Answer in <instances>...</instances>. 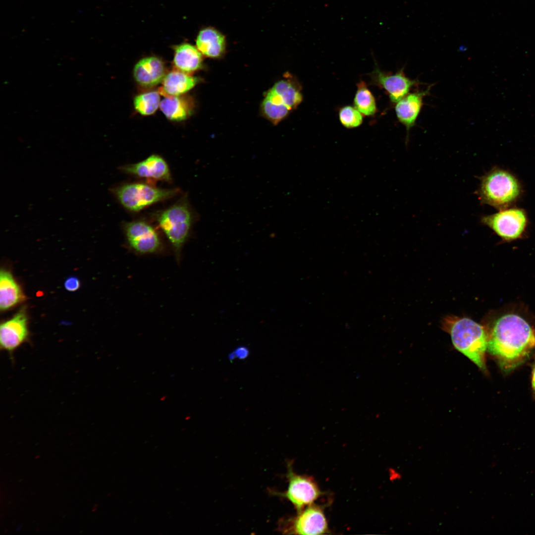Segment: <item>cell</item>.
Returning <instances> with one entry per match:
<instances>
[{
	"label": "cell",
	"instance_id": "1",
	"mask_svg": "<svg viewBox=\"0 0 535 535\" xmlns=\"http://www.w3.org/2000/svg\"><path fill=\"white\" fill-rule=\"evenodd\" d=\"M488 334L487 351L505 372L523 364L535 348V330L517 314L499 318Z\"/></svg>",
	"mask_w": 535,
	"mask_h": 535
},
{
	"label": "cell",
	"instance_id": "2",
	"mask_svg": "<svg viewBox=\"0 0 535 535\" xmlns=\"http://www.w3.org/2000/svg\"><path fill=\"white\" fill-rule=\"evenodd\" d=\"M442 327L451 336L454 347L483 371L486 370L485 353L488 334L483 326L466 317L448 316Z\"/></svg>",
	"mask_w": 535,
	"mask_h": 535
},
{
	"label": "cell",
	"instance_id": "3",
	"mask_svg": "<svg viewBox=\"0 0 535 535\" xmlns=\"http://www.w3.org/2000/svg\"><path fill=\"white\" fill-rule=\"evenodd\" d=\"M480 179L476 194L483 204L500 210L514 204L522 195L519 180L507 170L494 167Z\"/></svg>",
	"mask_w": 535,
	"mask_h": 535
},
{
	"label": "cell",
	"instance_id": "4",
	"mask_svg": "<svg viewBox=\"0 0 535 535\" xmlns=\"http://www.w3.org/2000/svg\"><path fill=\"white\" fill-rule=\"evenodd\" d=\"M192 219L190 207L184 201L171 206L157 216L159 226L170 243L177 261L189 235Z\"/></svg>",
	"mask_w": 535,
	"mask_h": 535
},
{
	"label": "cell",
	"instance_id": "5",
	"mask_svg": "<svg viewBox=\"0 0 535 535\" xmlns=\"http://www.w3.org/2000/svg\"><path fill=\"white\" fill-rule=\"evenodd\" d=\"M120 204L127 210L138 212L156 203L171 198L178 192L175 189H161L143 183L122 185L113 190Z\"/></svg>",
	"mask_w": 535,
	"mask_h": 535
},
{
	"label": "cell",
	"instance_id": "6",
	"mask_svg": "<svg viewBox=\"0 0 535 535\" xmlns=\"http://www.w3.org/2000/svg\"><path fill=\"white\" fill-rule=\"evenodd\" d=\"M299 105V97L296 88L289 81L282 80L276 83L267 93L262 108L266 117L276 124Z\"/></svg>",
	"mask_w": 535,
	"mask_h": 535
},
{
	"label": "cell",
	"instance_id": "7",
	"mask_svg": "<svg viewBox=\"0 0 535 535\" xmlns=\"http://www.w3.org/2000/svg\"><path fill=\"white\" fill-rule=\"evenodd\" d=\"M481 221L504 240L520 237L527 226L526 212L518 208H507L492 214L482 216Z\"/></svg>",
	"mask_w": 535,
	"mask_h": 535
},
{
	"label": "cell",
	"instance_id": "8",
	"mask_svg": "<svg viewBox=\"0 0 535 535\" xmlns=\"http://www.w3.org/2000/svg\"><path fill=\"white\" fill-rule=\"evenodd\" d=\"M287 477L289 482L287 490L275 494L288 499L298 512L312 505L322 494L312 478L296 474L290 464L288 465Z\"/></svg>",
	"mask_w": 535,
	"mask_h": 535
},
{
	"label": "cell",
	"instance_id": "9",
	"mask_svg": "<svg viewBox=\"0 0 535 535\" xmlns=\"http://www.w3.org/2000/svg\"><path fill=\"white\" fill-rule=\"evenodd\" d=\"M124 231L128 246L137 253L151 254L158 252L161 243L158 233L148 223L143 220L127 222Z\"/></svg>",
	"mask_w": 535,
	"mask_h": 535
},
{
	"label": "cell",
	"instance_id": "10",
	"mask_svg": "<svg viewBox=\"0 0 535 535\" xmlns=\"http://www.w3.org/2000/svg\"><path fill=\"white\" fill-rule=\"evenodd\" d=\"M283 531L290 534L315 535L326 534L328 524L324 512L318 505H310L289 519L282 527Z\"/></svg>",
	"mask_w": 535,
	"mask_h": 535
},
{
	"label": "cell",
	"instance_id": "11",
	"mask_svg": "<svg viewBox=\"0 0 535 535\" xmlns=\"http://www.w3.org/2000/svg\"><path fill=\"white\" fill-rule=\"evenodd\" d=\"M28 336L27 317L25 311L22 309L12 318L0 324V349L12 355L27 341Z\"/></svg>",
	"mask_w": 535,
	"mask_h": 535
},
{
	"label": "cell",
	"instance_id": "12",
	"mask_svg": "<svg viewBox=\"0 0 535 535\" xmlns=\"http://www.w3.org/2000/svg\"><path fill=\"white\" fill-rule=\"evenodd\" d=\"M371 75L374 83L383 88L391 102L396 103L407 95L413 87L420 83L417 80L407 77L403 68L391 74L383 72L376 67Z\"/></svg>",
	"mask_w": 535,
	"mask_h": 535
},
{
	"label": "cell",
	"instance_id": "13",
	"mask_svg": "<svg viewBox=\"0 0 535 535\" xmlns=\"http://www.w3.org/2000/svg\"><path fill=\"white\" fill-rule=\"evenodd\" d=\"M124 172L140 177L170 182L169 167L160 156L152 155L142 161L122 167Z\"/></svg>",
	"mask_w": 535,
	"mask_h": 535
},
{
	"label": "cell",
	"instance_id": "14",
	"mask_svg": "<svg viewBox=\"0 0 535 535\" xmlns=\"http://www.w3.org/2000/svg\"><path fill=\"white\" fill-rule=\"evenodd\" d=\"M430 88V87H428L425 91L409 93L396 104L395 112L397 117L405 126L407 134L416 124L423 106L424 98L428 94Z\"/></svg>",
	"mask_w": 535,
	"mask_h": 535
},
{
	"label": "cell",
	"instance_id": "15",
	"mask_svg": "<svg viewBox=\"0 0 535 535\" xmlns=\"http://www.w3.org/2000/svg\"><path fill=\"white\" fill-rule=\"evenodd\" d=\"M133 75L141 85L152 87L162 82L165 74L162 61L156 56H149L140 60L135 65Z\"/></svg>",
	"mask_w": 535,
	"mask_h": 535
},
{
	"label": "cell",
	"instance_id": "16",
	"mask_svg": "<svg viewBox=\"0 0 535 535\" xmlns=\"http://www.w3.org/2000/svg\"><path fill=\"white\" fill-rule=\"evenodd\" d=\"M198 83V78L179 70L165 75L159 93L165 97L180 96L192 89Z\"/></svg>",
	"mask_w": 535,
	"mask_h": 535
},
{
	"label": "cell",
	"instance_id": "17",
	"mask_svg": "<svg viewBox=\"0 0 535 535\" xmlns=\"http://www.w3.org/2000/svg\"><path fill=\"white\" fill-rule=\"evenodd\" d=\"M196 42L199 51L209 57H219L225 51L224 37L213 28L202 29L197 36Z\"/></svg>",
	"mask_w": 535,
	"mask_h": 535
},
{
	"label": "cell",
	"instance_id": "18",
	"mask_svg": "<svg viewBox=\"0 0 535 535\" xmlns=\"http://www.w3.org/2000/svg\"><path fill=\"white\" fill-rule=\"evenodd\" d=\"M25 296L11 273L1 269L0 272V308L7 310L21 301Z\"/></svg>",
	"mask_w": 535,
	"mask_h": 535
},
{
	"label": "cell",
	"instance_id": "19",
	"mask_svg": "<svg viewBox=\"0 0 535 535\" xmlns=\"http://www.w3.org/2000/svg\"><path fill=\"white\" fill-rule=\"evenodd\" d=\"M173 61L178 70L187 73L193 72L201 67L202 53L190 44H181L174 48Z\"/></svg>",
	"mask_w": 535,
	"mask_h": 535
},
{
	"label": "cell",
	"instance_id": "20",
	"mask_svg": "<svg viewBox=\"0 0 535 535\" xmlns=\"http://www.w3.org/2000/svg\"><path fill=\"white\" fill-rule=\"evenodd\" d=\"M160 107L168 119L181 121L191 114L193 104L190 99L182 96L165 97L160 101Z\"/></svg>",
	"mask_w": 535,
	"mask_h": 535
},
{
	"label": "cell",
	"instance_id": "21",
	"mask_svg": "<svg viewBox=\"0 0 535 535\" xmlns=\"http://www.w3.org/2000/svg\"><path fill=\"white\" fill-rule=\"evenodd\" d=\"M354 98L355 107L362 114L370 116L374 115L376 110L374 98L367 87L365 83L360 82Z\"/></svg>",
	"mask_w": 535,
	"mask_h": 535
},
{
	"label": "cell",
	"instance_id": "22",
	"mask_svg": "<svg viewBox=\"0 0 535 535\" xmlns=\"http://www.w3.org/2000/svg\"><path fill=\"white\" fill-rule=\"evenodd\" d=\"M160 94L159 92L152 91L137 96L134 100L135 109L143 115L153 114L160 107Z\"/></svg>",
	"mask_w": 535,
	"mask_h": 535
},
{
	"label": "cell",
	"instance_id": "23",
	"mask_svg": "<svg viewBox=\"0 0 535 535\" xmlns=\"http://www.w3.org/2000/svg\"><path fill=\"white\" fill-rule=\"evenodd\" d=\"M339 117L342 125L348 128L359 126L363 121L362 113L355 107L349 106L341 108Z\"/></svg>",
	"mask_w": 535,
	"mask_h": 535
},
{
	"label": "cell",
	"instance_id": "24",
	"mask_svg": "<svg viewBox=\"0 0 535 535\" xmlns=\"http://www.w3.org/2000/svg\"><path fill=\"white\" fill-rule=\"evenodd\" d=\"M64 285L65 288L67 290L73 292L79 288L80 282L77 277L75 276H70L65 280Z\"/></svg>",
	"mask_w": 535,
	"mask_h": 535
},
{
	"label": "cell",
	"instance_id": "25",
	"mask_svg": "<svg viewBox=\"0 0 535 535\" xmlns=\"http://www.w3.org/2000/svg\"><path fill=\"white\" fill-rule=\"evenodd\" d=\"M233 354L235 357H237L241 359H243L248 356L249 350L245 347H240L237 348Z\"/></svg>",
	"mask_w": 535,
	"mask_h": 535
},
{
	"label": "cell",
	"instance_id": "26",
	"mask_svg": "<svg viewBox=\"0 0 535 535\" xmlns=\"http://www.w3.org/2000/svg\"><path fill=\"white\" fill-rule=\"evenodd\" d=\"M532 387L535 392V365L534 366L532 374Z\"/></svg>",
	"mask_w": 535,
	"mask_h": 535
},
{
	"label": "cell",
	"instance_id": "27",
	"mask_svg": "<svg viewBox=\"0 0 535 535\" xmlns=\"http://www.w3.org/2000/svg\"><path fill=\"white\" fill-rule=\"evenodd\" d=\"M98 505H99L98 504H94V506L93 507L92 511L94 512V511H96L97 509V507H98Z\"/></svg>",
	"mask_w": 535,
	"mask_h": 535
},
{
	"label": "cell",
	"instance_id": "28",
	"mask_svg": "<svg viewBox=\"0 0 535 535\" xmlns=\"http://www.w3.org/2000/svg\"><path fill=\"white\" fill-rule=\"evenodd\" d=\"M22 527V525H20V526H18V527H17V529H16V530H17V531H19V530H20V529H21V527Z\"/></svg>",
	"mask_w": 535,
	"mask_h": 535
},
{
	"label": "cell",
	"instance_id": "29",
	"mask_svg": "<svg viewBox=\"0 0 535 535\" xmlns=\"http://www.w3.org/2000/svg\"><path fill=\"white\" fill-rule=\"evenodd\" d=\"M39 457H40V455H37V456H36V457H35V459H38V458H39Z\"/></svg>",
	"mask_w": 535,
	"mask_h": 535
},
{
	"label": "cell",
	"instance_id": "30",
	"mask_svg": "<svg viewBox=\"0 0 535 535\" xmlns=\"http://www.w3.org/2000/svg\"><path fill=\"white\" fill-rule=\"evenodd\" d=\"M8 529H6V530H5V531H4V532L5 533H7V532H8Z\"/></svg>",
	"mask_w": 535,
	"mask_h": 535
},
{
	"label": "cell",
	"instance_id": "31",
	"mask_svg": "<svg viewBox=\"0 0 535 535\" xmlns=\"http://www.w3.org/2000/svg\"><path fill=\"white\" fill-rule=\"evenodd\" d=\"M111 493H108V494H107V496H110V495H111Z\"/></svg>",
	"mask_w": 535,
	"mask_h": 535
},
{
	"label": "cell",
	"instance_id": "32",
	"mask_svg": "<svg viewBox=\"0 0 535 535\" xmlns=\"http://www.w3.org/2000/svg\"><path fill=\"white\" fill-rule=\"evenodd\" d=\"M39 530H40V529H38L36 530V532H38V531H39Z\"/></svg>",
	"mask_w": 535,
	"mask_h": 535
},
{
	"label": "cell",
	"instance_id": "33",
	"mask_svg": "<svg viewBox=\"0 0 535 535\" xmlns=\"http://www.w3.org/2000/svg\"><path fill=\"white\" fill-rule=\"evenodd\" d=\"M14 522H15V521L13 522L12 524H14Z\"/></svg>",
	"mask_w": 535,
	"mask_h": 535
}]
</instances>
